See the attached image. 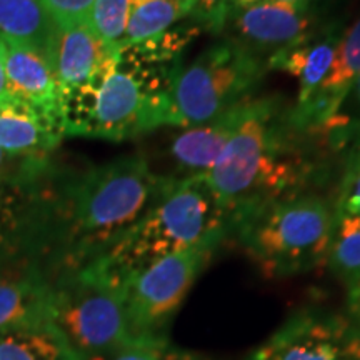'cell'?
Returning <instances> with one entry per match:
<instances>
[{
    "mask_svg": "<svg viewBox=\"0 0 360 360\" xmlns=\"http://www.w3.org/2000/svg\"><path fill=\"white\" fill-rule=\"evenodd\" d=\"M132 0H96L90 12V25L112 51L124 42Z\"/></svg>",
    "mask_w": 360,
    "mask_h": 360,
    "instance_id": "24",
    "label": "cell"
},
{
    "mask_svg": "<svg viewBox=\"0 0 360 360\" xmlns=\"http://www.w3.org/2000/svg\"><path fill=\"white\" fill-rule=\"evenodd\" d=\"M49 159H30L8 154L0 148V182H19L37 177L49 167Z\"/></svg>",
    "mask_w": 360,
    "mask_h": 360,
    "instance_id": "28",
    "label": "cell"
},
{
    "mask_svg": "<svg viewBox=\"0 0 360 360\" xmlns=\"http://www.w3.org/2000/svg\"><path fill=\"white\" fill-rule=\"evenodd\" d=\"M219 233L231 236V220L204 177H170L150 209L92 264L125 287L155 260Z\"/></svg>",
    "mask_w": 360,
    "mask_h": 360,
    "instance_id": "4",
    "label": "cell"
},
{
    "mask_svg": "<svg viewBox=\"0 0 360 360\" xmlns=\"http://www.w3.org/2000/svg\"><path fill=\"white\" fill-rule=\"evenodd\" d=\"M259 2H262V0H231V6L233 8H244V7L255 6V4Z\"/></svg>",
    "mask_w": 360,
    "mask_h": 360,
    "instance_id": "32",
    "label": "cell"
},
{
    "mask_svg": "<svg viewBox=\"0 0 360 360\" xmlns=\"http://www.w3.org/2000/svg\"><path fill=\"white\" fill-rule=\"evenodd\" d=\"M57 27L87 24L96 0H42Z\"/></svg>",
    "mask_w": 360,
    "mask_h": 360,
    "instance_id": "29",
    "label": "cell"
},
{
    "mask_svg": "<svg viewBox=\"0 0 360 360\" xmlns=\"http://www.w3.org/2000/svg\"><path fill=\"white\" fill-rule=\"evenodd\" d=\"M51 278L34 262L0 269V334L51 322Z\"/></svg>",
    "mask_w": 360,
    "mask_h": 360,
    "instance_id": "14",
    "label": "cell"
},
{
    "mask_svg": "<svg viewBox=\"0 0 360 360\" xmlns=\"http://www.w3.org/2000/svg\"><path fill=\"white\" fill-rule=\"evenodd\" d=\"M169 179L142 155L58 177L49 165L37 179L44 207L40 257L47 255L57 274L96 262L150 209Z\"/></svg>",
    "mask_w": 360,
    "mask_h": 360,
    "instance_id": "1",
    "label": "cell"
},
{
    "mask_svg": "<svg viewBox=\"0 0 360 360\" xmlns=\"http://www.w3.org/2000/svg\"><path fill=\"white\" fill-rule=\"evenodd\" d=\"M335 205L297 193L255 207L232 225L233 236L267 277H294L327 262Z\"/></svg>",
    "mask_w": 360,
    "mask_h": 360,
    "instance_id": "5",
    "label": "cell"
},
{
    "mask_svg": "<svg viewBox=\"0 0 360 360\" xmlns=\"http://www.w3.org/2000/svg\"><path fill=\"white\" fill-rule=\"evenodd\" d=\"M319 132L326 135L337 150L350 147V154L360 146V75L354 80L337 115L322 125Z\"/></svg>",
    "mask_w": 360,
    "mask_h": 360,
    "instance_id": "23",
    "label": "cell"
},
{
    "mask_svg": "<svg viewBox=\"0 0 360 360\" xmlns=\"http://www.w3.org/2000/svg\"><path fill=\"white\" fill-rule=\"evenodd\" d=\"M0 360H82L51 322L0 334Z\"/></svg>",
    "mask_w": 360,
    "mask_h": 360,
    "instance_id": "20",
    "label": "cell"
},
{
    "mask_svg": "<svg viewBox=\"0 0 360 360\" xmlns=\"http://www.w3.org/2000/svg\"><path fill=\"white\" fill-rule=\"evenodd\" d=\"M254 98L237 103L204 124L184 127L186 130L175 135L169 146V157L175 170L169 177H204L249 114Z\"/></svg>",
    "mask_w": 360,
    "mask_h": 360,
    "instance_id": "12",
    "label": "cell"
},
{
    "mask_svg": "<svg viewBox=\"0 0 360 360\" xmlns=\"http://www.w3.org/2000/svg\"><path fill=\"white\" fill-rule=\"evenodd\" d=\"M200 32L186 19L112 52L89 84L62 97L65 135L124 142L169 125L170 87Z\"/></svg>",
    "mask_w": 360,
    "mask_h": 360,
    "instance_id": "2",
    "label": "cell"
},
{
    "mask_svg": "<svg viewBox=\"0 0 360 360\" xmlns=\"http://www.w3.org/2000/svg\"><path fill=\"white\" fill-rule=\"evenodd\" d=\"M345 317L360 330V277L347 283V299H345Z\"/></svg>",
    "mask_w": 360,
    "mask_h": 360,
    "instance_id": "30",
    "label": "cell"
},
{
    "mask_svg": "<svg viewBox=\"0 0 360 360\" xmlns=\"http://www.w3.org/2000/svg\"><path fill=\"white\" fill-rule=\"evenodd\" d=\"M335 212L360 215V146L347 155L335 202Z\"/></svg>",
    "mask_w": 360,
    "mask_h": 360,
    "instance_id": "26",
    "label": "cell"
},
{
    "mask_svg": "<svg viewBox=\"0 0 360 360\" xmlns=\"http://www.w3.org/2000/svg\"><path fill=\"white\" fill-rule=\"evenodd\" d=\"M345 25L339 19H328L317 32L292 45L267 62V70H282L299 80V97L292 110L307 105L321 89L330 70Z\"/></svg>",
    "mask_w": 360,
    "mask_h": 360,
    "instance_id": "15",
    "label": "cell"
},
{
    "mask_svg": "<svg viewBox=\"0 0 360 360\" xmlns=\"http://www.w3.org/2000/svg\"><path fill=\"white\" fill-rule=\"evenodd\" d=\"M244 360H360V330L345 315L305 309Z\"/></svg>",
    "mask_w": 360,
    "mask_h": 360,
    "instance_id": "9",
    "label": "cell"
},
{
    "mask_svg": "<svg viewBox=\"0 0 360 360\" xmlns=\"http://www.w3.org/2000/svg\"><path fill=\"white\" fill-rule=\"evenodd\" d=\"M6 75L8 97L62 119V90L47 57L6 44Z\"/></svg>",
    "mask_w": 360,
    "mask_h": 360,
    "instance_id": "18",
    "label": "cell"
},
{
    "mask_svg": "<svg viewBox=\"0 0 360 360\" xmlns=\"http://www.w3.org/2000/svg\"><path fill=\"white\" fill-rule=\"evenodd\" d=\"M289 109L276 97L254 98L249 114L204 175L210 192L236 220L267 202L305 193L321 165L300 147Z\"/></svg>",
    "mask_w": 360,
    "mask_h": 360,
    "instance_id": "3",
    "label": "cell"
},
{
    "mask_svg": "<svg viewBox=\"0 0 360 360\" xmlns=\"http://www.w3.org/2000/svg\"><path fill=\"white\" fill-rule=\"evenodd\" d=\"M65 137L64 122L24 102H0V148L30 159H49Z\"/></svg>",
    "mask_w": 360,
    "mask_h": 360,
    "instance_id": "17",
    "label": "cell"
},
{
    "mask_svg": "<svg viewBox=\"0 0 360 360\" xmlns=\"http://www.w3.org/2000/svg\"><path fill=\"white\" fill-rule=\"evenodd\" d=\"M229 236L219 233L155 260L125 283V309L134 340L165 337L192 285Z\"/></svg>",
    "mask_w": 360,
    "mask_h": 360,
    "instance_id": "8",
    "label": "cell"
},
{
    "mask_svg": "<svg viewBox=\"0 0 360 360\" xmlns=\"http://www.w3.org/2000/svg\"><path fill=\"white\" fill-rule=\"evenodd\" d=\"M56 22L42 0H0V40L49 58Z\"/></svg>",
    "mask_w": 360,
    "mask_h": 360,
    "instance_id": "19",
    "label": "cell"
},
{
    "mask_svg": "<svg viewBox=\"0 0 360 360\" xmlns=\"http://www.w3.org/2000/svg\"><path fill=\"white\" fill-rule=\"evenodd\" d=\"M51 285V323L80 359H110L134 342L124 287L96 264L57 274Z\"/></svg>",
    "mask_w": 360,
    "mask_h": 360,
    "instance_id": "6",
    "label": "cell"
},
{
    "mask_svg": "<svg viewBox=\"0 0 360 360\" xmlns=\"http://www.w3.org/2000/svg\"><path fill=\"white\" fill-rule=\"evenodd\" d=\"M192 7L188 20L200 27L202 32L222 35L231 12V0H191Z\"/></svg>",
    "mask_w": 360,
    "mask_h": 360,
    "instance_id": "27",
    "label": "cell"
},
{
    "mask_svg": "<svg viewBox=\"0 0 360 360\" xmlns=\"http://www.w3.org/2000/svg\"><path fill=\"white\" fill-rule=\"evenodd\" d=\"M191 7V0H132L127 30L120 47L164 34L179 22L188 19Z\"/></svg>",
    "mask_w": 360,
    "mask_h": 360,
    "instance_id": "21",
    "label": "cell"
},
{
    "mask_svg": "<svg viewBox=\"0 0 360 360\" xmlns=\"http://www.w3.org/2000/svg\"><path fill=\"white\" fill-rule=\"evenodd\" d=\"M267 67L260 58L224 37L209 45L191 64L184 62L170 87L172 127L204 124L252 97Z\"/></svg>",
    "mask_w": 360,
    "mask_h": 360,
    "instance_id": "7",
    "label": "cell"
},
{
    "mask_svg": "<svg viewBox=\"0 0 360 360\" xmlns=\"http://www.w3.org/2000/svg\"><path fill=\"white\" fill-rule=\"evenodd\" d=\"M327 265L345 285L360 277V215L335 212Z\"/></svg>",
    "mask_w": 360,
    "mask_h": 360,
    "instance_id": "22",
    "label": "cell"
},
{
    "mask_svg": "<svg viewBox=\"0 0 360 360\" xmlns=\"http://www.w3.org/2000/svg\"><path fill=\"white\" fill-rule=\"evenodd\" d=\"M109 360H209L202 354L192 352L172 344L165 337H146L130 342L127 347L112 355Z\"/></svg>",
    "mask_w": 360,
    "mask_h": 360,
    "instance_id": "25",
    "label": "cell"
},
{
    "mask_svg": "<svg viewBox=\"0 0 360 360\" xmlns=\"http://www.w3.org/2000/svg\"><path fill=\"white\" fill-rule=\"evenodd\" d=\"M360 75V17L342 32L339 47L317 94L299 110L289 109V122L300 132H312L330 122Z\"/></svg>",
    "mask_w": 360,
    "mask_h": 360,
    "instance_id": "13",
    "label": "cell"
},
{
    "mask_svg": "<svg viewBox=\"0 0 360 360\" xmlns=\"http://www.w3.org/2000/svg\"><path fill=\"white\" fill-rule=\"evenodd\" d=\"M282 2H294V4H319L321 0H282Z\"/></svg>",
    "mask_w": 360,
    "mask_h": 360,
    "instance_id": "33",
    "label": "cell"
},
{
    "mask_svg": "<svg viewBox=\"0 0 360 360\" xmlns=\"http://www.w3.org/2000/svg\"><path fill=\"white\" fill-rule=\"evenodd\" d=\"M112 52L114 51L98 37L90 22L57 27L49 62L60 85L62 97L89 84Z\"/></svg>",
    "mask_w": 360,
    "mask_h": 360,
    "instance_id": "16",
    "label": "cell"
},
{
    "mask_svg": "<svg viewBox=\"0 0 360 360\" xmlns=\"http://www.w3.org/2000/svg\"><path fill=\"white\" fill-rule=\"evenodd\" d=\"M0 42H2V40H0Z\"/></svg>",
    "mask_w": 360,
    "mask_h": 360,
    "instance_id": "34",
    "label": "cell"
},
{
    "mask_svg": "<svg viewBox=\"0 0 360 360\" xmlns=\"http://www.w3.org/2000/svg\"><path fill=\"white\" fill-rule=\"evenodd\" d=\"M39 175L19 182H0V267L19 262L37 264L35 259L40 257L44 207Z\"/></svg>",
    "mask_w": 360,
    "mask_h": 360,
    "instance_id": "11",
    "label": "cell"
},
{
    "mask_svg": "<svg viewBox=\"0 0 360 360\" xmlns=\"http://www.w3.org/2000/svg\"><path fill=\"white\" fill-rule=\"evenodd\" d=\"M7 75H6V44L0 42V102L8 101Z\"/></svg>",
    "mask_w": 360,
    "mask_h": 360,
    "instance_id": "31",
    "label": "cell"
},
{
    "mask_svg": "<svg viewBox=\"0 0 360 360\" xmlns=\"http://www.w3.org/2000/svg\"><path fill=\"white\" fill-rule=\"evenodd\" d=\"M327 20L321 4L262 0L250 7H232L222 35L236 40L267 67L274 56L310 37Z\"/></svg>",
    "mask_w": 360,
    "mask_h": 360,
    "instance_id": "10",
    "label": "cell"
}]
</instances>
